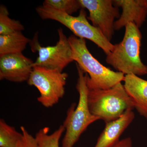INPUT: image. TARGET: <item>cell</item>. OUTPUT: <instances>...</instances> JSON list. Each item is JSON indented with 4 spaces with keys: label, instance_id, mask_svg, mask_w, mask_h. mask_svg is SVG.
<instances>
[{
    "label": "cell",
    "instance_id": "5b68a950",
    "mask_svg": "<svg viewBox=\"0 0 147 147\" xmlns=\"http://www.w3.org/2000/svg\"><path fill=\"white\" fill-rule=\"evenodd\" d=\"M36 11L42 19L58 21L69 29L75 36L86 38L94 42L106 55L110 54L115 48V45L105 37L99 29L90 24L85 9L80 10L77 16L68 15L44 4L37 7Z\"/></svg>",
    "mask_w": 147,
    "mask_h": 147
},
{
    "label": "cell",
    "instance_id": "9c48e42d",
    "mask_svg": "<svg viewBox=\"0 0 147 147\" xmlns=\"http://www.w3.org/2000/svg\"><path fill=\"white\" fill-rule=\"evenodd\" d=\"M34 63L22 53L0 56V80L16 83L27 82Z\"/></svg>",
    "mask_w": 147,
    "mask_h": 147
},
{
    "label": "cell",
    "instance_id": "7a4b0ae2",
    "mask_svg": "<svg viewBox=\"0 0 147 147\" xmlns=\"http://www.w3.org/2000/svg\"><path fill=\"white\" fill-rule=\"evenodd\" d=\"M142 34L135 24L129 23L125 27L123 39L115 45V48L106 56V62L124 75L138 76L147 74V66L140 58Z\"/></svg>",
    "mask_w": 147,
    "mask_h": 147
},
{
    "label": "cell",
    "instance_id": "4fadbf2b",
    "mask_svg": "<svg viewBox=\"0 0 147 147\" xmlns=\"http://www.w3.org/2000/svg\"><path fill=\"white\" fill-rule=\"evenodd\" d=\"M31 40L22 31L0 35V56L22 53Z\"/></svg>",
    "mask_w": 147,
    "mask_h": 147
},
{
    "label": "cell",
    "instance_id": "e0dca14e",
    "mask_svg": "<svg viewBox=\"0 0 147 147\" xmlns=\"http://www.w3.org/2000/svg\"><path fill=\"white\" fill-rule=\"evenodd\" d=\"M43 4L69 15L83 8L79 0H45Z\"/></svg>",
    "mask_w": 147,
    "mask_h": 147
},
{
    "label": "cell",
    "instance_id": "2e32d148",
    "mask_svg": "<svg viewBox=\"0 0 147 147\" xmlns=\"http://www.w3.org/2000/svg\"><path fill=\"white\" fill-rule=\"evenodd\" d=\"M8 9L5 6H0V35L22 31L24 30V26L19 22L9 17Z\"/></svg>",
    "mask_w": 147,
    "mask_h": 147
},
{
    "label": "cell",
    "instance_id": "d6986e66",
    "mask_svg": "<svg viewBox=\"0 0 147 147\" xmlns=\"http://www.w3.org/2000/svg\"><path fill=\"white\" fill-rule=\"evenodd\" d=\"M112 147H132V141L130 137H127L120 140Z\"/></svg>",
    "mask_w": 147,
    "mask_h": 147
},
{
    "label": "cell",
    "instance_id": "8992f818",
    "mask_svg": "<svg viewBox=\"0 0 147 147\" xmlns=\"http://www.w3.org/2000/svg\"><path fill=\"white\" fill-rule=\"evenodd\" d=\"M68 76L67 73L57 69L35 66L27 82L39 91L38 102L49 108L56 105L63 97Z\"/></svg>",
    "mask_w": 147,
    "mask_h": 147
},
{
    "label": "cell",
    "instance_id": "ffe728a7",
    "mask_svg": "<svg viewBox=\"0 0 147 147\" xmlns=\"http://www.w3.org/2000/svg\"><path fill=\"white\" fill-rule=\"evenodd\" d=\"M145 4H146V6L147 8V0H145Z\"/></svg>",
    "mask_w": 147,
    "mask_h": 147
},
{
    "label": "cell",
    "instance_id": "7c38bea8",
    "mask_svg": "<svg viewBox=\"0 0 147 147\" xmlns=\"http://www.w3.org/2000/svg\"><path fill=\"white\" fill-rule=\"evenodd\" d=\"M124 87L140 115L147 119V81L131 74L125 75Z\"/></svg>",
    "mask_w": 147,
    "mask_h": 147
},
{
    "label": "cell",
    "instance_id": "8fae6325",
    "mask_svg": "<svg viewBox=\"0 0 147 147\" xmlns=\"http://www.w3.org/2000/svg\"><path fill=\"white\" fill-rule=\"evenodd\" d=\"M133 110L129 109L119 118L105 123V128L98 139L94 147H112L134 119Z\"/></svg>",
    "mask_w": 147,
    "mask_h": 147
},
{
    "label": "cell",
    "instance_id": "ba28073f",
    "mask_svg": "<svg viewBox=\"0 0 147 147\" xmlns=\"http://www.w3.org/2000/svg\"><path fill=\"white\" fill-rule=\"evenodd\" d=\"M83 8L89 12L88 19L92 25L101 31L110 41L115 34V21L120 15L119 7L113 0H79Z\"/></svg>",
    "mask_w": 147,
    "mask_h": 147
},
{
    "label": "cell",
    "instance_id": "9a60e30c",
    "mask_svg": "<svg viewBox=\"0 0 147 147\" xmlns=\"http://www.w3.org/2000/svg\"><path fill=\"white\" fill-rule=\"evenodd\" d=\"M22 132H18L14 127L8 124L4 120H0V147H16L22 138Z\"/></svg>",
    "mask_w": 147,
    "mask_h": 147
},
{
    "label": "cell",
    "instance_id": "277c9868",
    "mask_svg": "<svg viewBox=\"0 0 147 147\" xmlns=\"http://www.w3.org/2000/svg\"><path fill=\"white\" fill-rule=\"evenodd\" d=\"M88 104L91 113L105 123L116 120L134 104L123 85L119 83L107 90L88 88Z\"/></svg>",
    "mask_w": 147,
    "mask_h": 147
},
{
    "label": "cell",
    "instance_id": "6da1fadb",
    "mask_svg": "<svg viewBox=\"0 0 147 147\" xmlns=\"http://www.w3.org/2000/svg\"><path fill=\"white\" fill-rule=\"evenodd\" d=\"M72 58L79 67L86 74L88 88L90 89L107 90L124 81L125 75L104 66L90 53L86 39L75 35L68 38Z\"/></svg>",
    "mask_w": 147,
    "mask_h": 147
},
{
    "label": "cell",
    "instance_id": "52a82bcc",
    "mask_svg": "<svg viewBox=\"0 0 147 147\" xmlns=\"http://www.w3.org/2000/svg\"><path fill=\"white\" fill-rule=\"evenodd\" d=\"M58 32L59 40L56 45L47 47L41 46L38 42V34L35 35L30 43L32 51L37 52L38 56L33 64V67H41L63 72L64 69L73 61L68 38L61 28L58 29Z\"/></svg>",
    "mask_w": 147,
    "mask_h": 147
},
{
    "label": "cell",
    "instance_id": "ac0fdd59",
    "mask_svg": "<svg viewBox=\"0 0 147 147\" xmlns=\"http://www.w3.org/2000/svg\"><path fill=\"white\" fill-rule=\"evenodd\" d=\"M20 128L23 136L16 147H39L35 137L30 134L25 127L21 126Z\"/></svg>",
    "mask_w": 147,
    "mask_h": 147
},
{
    "label": "cell",
    "instance_id": "3957f363",
    "mask_svg": "<svg viewBox=\"0 0 147 147\" xmlns=\"http://www.w3.org/2000/svg\"><path fill=\"white\" fill-rule=\"evenodd\" d=\"M76 67L79 76L76 86L79 94V102L77 105L73 103L67 110L63 124L65 128V134L62 142V147H73L88 126L100 119L93 115L89 108L86 74L77 65Z\"/></svg>",
    "mask_w": 147,
    "mask_h": 147
},
{
    "label": "cell",
    "instance_id": "5bb4252c",
    "mask_svg": "<svg viewBox=\"0 0 147 147\" xmlns=\"http://www.w3.org/2000/svg\"><path fill=\"white\" fill-rule=\"evenodd\" d=\"M50 128L45 127L36 134L35 138L39 147H59V141L65 128L63 125L52 134H49Z\"/></svg>",
    "mask_w": 147,
    "mask_h": 147
},
{
    "label": "cell",
    "instance_id": "30bf717a",
    "mask_svg": "<svg viewBox=\"0 0 147 147\" xmlns=\"http://www.w3.org/2000/svg\"><path fill=\"white\" fill-rule=\"evenodd\" d=\"M113 3L122 9L119 18L115 22V30L125 27L129 23H134L139 28L146 21L147 8L145 0H114Z\"/></svg>",
    "mask_w": 147,
    "mask_h": 147
}]
</instances>
